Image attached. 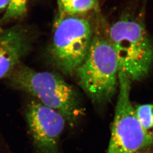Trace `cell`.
Segmentation results:
<instances>
[{
  "instance_id": "8",
  "label": "cell",
  "mask_w": 153,
  "mask_h": 153,
  "mask_svg": "<svg viewBox=\"0 0 153 153\" xmlns=\"http://www.w3.org/2000/svg\"><path fill=\"white\" fill-rule=\"evenodd\" d=\"M58 14L85 15L98 11V0H57Z\"/></svg>"
},
{
  "instance_id": "10",
  "label": "cell",
  "mask_w": 153,
  "mask_h": 153,
  "mask_svg": "<svg viewBox=\"0 0 153 153\" xmlns=\"http://www.w3.org/2000/svg\"><path fill=\"white\" fill-rule=\"evenodd\" d=\"M135 111L138 120L146 130L153 128V104L138 105Z\"/></svg>"
},
{
  "instance_id": "9",
  "label": "cell",
  "mask_w": 153,
  "mask_h": 153,
  "mask_svg": "<svg viewBox=\"0 0 153 153\" xmlns=\"http://www.w3.org/2000/svg\"><path fill=\"white\" fill-rule=\"evenodd\" d=\"M28 0H9L4 14L0 18V27L22 18L27 11Z\"/></svg>"
},
{
  "instance_id": "13",
  "label": "cell",
  "mask_w": 153,
  "mask_h": 153,
  "mask_svg": "<svg viewBox=\"0 0 153 153\" xmlns=\"http://www.w3.org/2000/svg\"><path fill=\"white\" fill-rule=\"evenodd\" d=\"M152 137H153V136H152Z\"/></svg>"
},
{
  "instance_id": "6",
  "label": "cell",
  "mask_w": 153,
  "mask_h": 153,
  "mask_svg": "<svg viewBox=\"0 0 153 153\" xmlns=\"http://www.w3.org/2000/svg\"><path fill=\"white\" fill-rule=\"evenodd\" d=\"M26 115L34 146L39 153H60L59 138L65 125L64 116L36 99L29 102Z\"/></svg>"
},
{
  "instance_id": "2",
  "label": "cell",
  "mask_w": 153,
  "mask_h": 153,
  "mask_svg": "<svg viewBox=\"0 0 153 153\" xmlns=\"http://www.w3.org/2000/svg\"><path fill=\"white\" fill-rule=\"evenodd\" d=\"M7 77L12 86L59 112L71 126L84 114L76 91L57 73L36 71L19 64Z\"/></svg>"
},
{
  "instance_id": "12",
  "label": "cell",
  "mask_w": 153,
  "mask_h": 153,
  "mask_svg": "<svg viewBox=\"0 0 153 153\" xmlns=\"http://www.w3.org/2000/svg\"><path fill=\"white\" fill-rule=\"evenodd\" d=\"M148 148H145V149H143L141 150H139L135 153H153V151L147 149Z\"/></svg>"
},
{
  "instance_id": "5",
  "label": "cell",
  "mask_w": 153,
  "mask_h": 153,
  "mask_svg": "<svg viewBox=\"0 0 153 153\" xmlns=\"http://www.w3.org/2000/svg\"><path fill=\"white\" fill-rule=\"evenodd\" d=\"M131 79L119 71V95L107 153H135L153 144L152 134L142 126L130 99Z\"/></svg>"
},
{
  "instance_id": "1",
  "label": "cell",
  "mask_w": 153,
  "mask_h": 153,
  "mask_svg": "<svg viewBox=\"0 0 153 153\" xmlns=\"http://www.w3.org/2000/svg\"><path fill=\"white\" fill-rule=\"evenodd\" d=\"M105 27L96 21L88 55L76 71L81 87L99 104L109 101L119 86V62Z\"/></svg>"
},
{
  "instance_id": "3",
  "label": "cell",
  "mask_w": 153,
  "mask_h": 153,
  "mask_svg": "<svg viewBox=\"0 0 153 153\" xmlns=\"http://www.w3.org/2000/svg\"><path fill=\"white\" fill-rule=\"evenodd\" d=\"M88 14H57L48 52L51 61L66 75L76 73L88 55L95 27Z\"/></svg>"
},
{
  "instance_id": "7",
  "label": "cell",
  "mask_w": 153,
  "mask_h": 153,
  "mask_svg": "<svg viewBox=\"0 0 153 153\" xmlns=\"http://www.w3.org/2000/svg\"><path fill=\"white\" fill-rule=\"evenodd\" d=\"M35 35L32 28L16 25L0 30V79L7 76L31 51Z\"/></svg>"
},
{
  "instance_id": "11",
  "label": "cell",
  "mask_w": 153,
  "mask_h": 153,
  "mask_svg": "<svg viewBox=\"0 0 153 153\" xmlns=\"http://www.w3.org/2000/svg\"><path fill=\"white\" fill-rule=\"evenodd\" d=\"M8 2L9 0H0V11L5 9Z\"/></svg>"
},
{
  "instance_id": "4",
  "label": "cell",
  "mask_w": 153,
  "mask_h": 153,
  "mask_svg": "<svg viewBox=\"0 0 153 153\" xmlns=\"http://www.w3.org/2000/svg\"><path fill=\"white\" fill-rule=\"evenodd\" d=\"M119 62L131 81L148 76L153 64V43L145 26L133 16H124L107 28Z\"/></svg>"
}]
</instances>
